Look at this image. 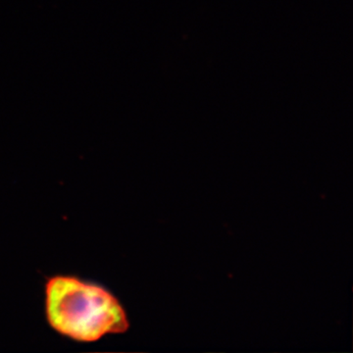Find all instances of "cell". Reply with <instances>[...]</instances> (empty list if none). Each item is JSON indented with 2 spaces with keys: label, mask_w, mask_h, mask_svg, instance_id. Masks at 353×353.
Segmentation results:
<instances>
[{
  "label": "cell",
  "mask_w": 353,
  "mask_h": 353,
  "mask_svg": "<svg viewBox=\"0 0 353 353\" xmlns=\"http://www.w3.org/2000/svg\"><path fill=\"white\" fill-rule=\"evenodd\" d=\"M46 314L51 328L81 343H94L130 328L126 310L112 292L74 276L48 279Z\"/></svg>",
  "instance_id": "cell-1"
}]
</instances>
